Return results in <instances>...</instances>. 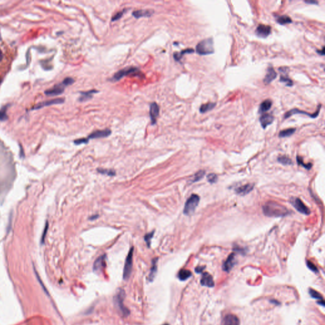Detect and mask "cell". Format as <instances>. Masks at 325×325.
Listing matches in <instances>:
<instances>
[{
	"mask_svg": "<svg viewBox=\"0 0 325 325\" xmlns=\"http://www.w3.org/2000/svg\"><path fill=\"white\" fill-rule=\"evenodd\" d=\"M15 178L14 159L10 152L0 144V198L3 200Z\"/></svg>",
	"mask_w": 325,
	"mask_h": 325,
	"instance_id": "obj_1",
	"label": "cell"
},
{
	"mask_svg": "<svg viewBox=\"0 0 325 325\" xmlns=\"http://www.w3.org/2000/svg\"><path fill=\"white\" fill-rule=\"evenodd\" d=\"M15 57V51L3 41H0V83L10 70Z\"/></svg>",
	"mask_w": 325,
	"mask_h": 325,
	"instance_id": "obj_2",
	"label": "cell"
},
{
	"mask_svg": "<svg viewBox=\"0 0 325 325\" xmlns=\"http://www.w3.org/2000/svg\"><path fill=\"white\" fill-rule=\"evenodd\" d=\"M263 211L268 217H284L289 214L286 207L274 201H269L263 206Z\"/></svg>",
	"mask_w": 325,
	"mask_h": 325,
	"instance_id": "obj_3",
	"label": "cell"
},
{
	"mask_svg": "<svg viewBox=\"0 0 325 325\" xmlns=\"http://www.w3.org/2000/svg\"><path fill=\"white\" fill-rule=\"evenodd\" d=\"M196 52L201 56L212 54L214 53L213 40L211 38L204 39L196 46Z\"/></svg>",
	"mask_w": 325,
	"mask_h": 325,
	"instance_id": "obj_4",
	"label": "cell"
},
{
	"mask_svg": "<svg viewBox=\"0 0 325 325\" xmlns=\"http://www.w3.org/2000/svg\"><path fill=\"white\" fill-rule=\"evenodd\" d=\"M200 196L197 194H192L187 200L183 208V213L186 215H191L194 213L196 207L200 203Z\"/></svg>",
	"mask_w": 325,
	"mask_h": 325,
	"instance_id": "obj_5",
	"label": "cell"
},
{
	"mask_svg": "<svg viewBox=\"0 0 325 325\" xmlns=\"http://www.w3.org/2000/svg\"><path fill=\"white\" fill-rule=\"evenodd\" d=\"M133 248L131 247L128 252L127 259L125 260V263L123 270V279L127 280L130 278L131 270L133 266Z\"/></svg>",
	"mask_w": 325,
	"mask_h": 325,
	"instance_id": "obj_6",
	"label": "cell"
},
{
	"mask_svg": "<svg viewBox=\"0 0 325 325\" xmlns=\"http://www.w3.org/2000/svg\"><path fill=\"white\" fill-rule=\"evenodd\" d=\"M321 108V105H319L318 107V109L316 110V111L315 112H314L313 114H311V113H309V112H307L305 111H301V110H299L297 108L295 109H293L292 110H290V111H288L286 114L284 115V119H287L288 118H290L293 114H305L307 116H309L310 118H316L317 117V116L319 115V113H320V109Z\"/></svg>",
	"mask_w": 325,
	"mask_h": 325,
	"instance_id": "obj_7",
	"label": "cell"
},
{
	"mask_svg": "<svg viewBox=\"0 0 325 325\" xmlns=\"http://www.w3.org/2000/svg\"><path fill=\"white\" fill-rule=\"evenodd\" d=\"M291 203L300 213L308 215L311 213L310 210L307 207L302 200L298 198H293L291 200Z\"/></svg>",
	"mask_w": 325,
	"mask_h": 325,
	"instance_id": "obj_8",
	"label": "cell"
},
{
	"mask_svg": "<svg viewBox=\"0 0 325 325\" xmlns=\"http://www.w3.org/2000/svg\"><path fill=\"white\" fill-rule=\"evenodd\" d=\"M138 71H139V69L136 68V67H126V68L123 69L119 70L118 72L114 74V76H113L112 79L113 81H117L120 80V79L123 78L124 76H128L131 74H132V73H135Z\"/></svg>",
	"mask_w": 325,
	"mask_h": 325,
	"instance_id": "obj_9",
	"label": "cell"
},
{
	"mask_svg": "<svg viewBox=\"0 0 325 325\" xmlns=\"http://www.w3.org/2000/svg\"><path fill=\"white\" fill-rule=\"evenodd\" d=\"M279 70L281 72L280 76V82L284 83L288 87H292L293 85V82L289 77H288V72H289V68L287 67H281L279 68Z\"/></svg>",
	"mask_w": 325,
	"mask_h": 325,
	"instance_id": "obj_10",
	"label": "cell"
},
{
	"mask_svg": "<svg viewBox=\"0 0 325 325\" xmlns=\"http://www.w3.org/2000/svg\"><path fill=\"white\" fill-rule=\"evenodd\" d=\"M125 293L123 290L120 291L118 294L117 297H116V304L118 305L119 310L121 311L122 314L125 316H127L130 314V311H128L127 308L125 307V306L123 304V299H124Z\"/></svg>",
	"mask_w": 325,
	"mask_h": 325,
	"instance_id": "obj_11",
	"label": "cell"
},
{
	"mask_svg": "<svg viewBox=\"0 0 325 325\" xmlns=\"http://www.w3.org/2000/svg\"><path fill=\"white\" fill-rule=\"evenodd\" d=\"M271 27L270 26L264 25V24H259L257 27L255 33L260 38H265L271 34Z\"/></svg>",
	"mask_w": 325,
	"mask_h": 325,
	"instance_id": "obj_12",
	"label": "cell"
},
{
	"mask_svg": "<svg viewBox=\"0 0 325 325\" xmlns=\"http://www.w3.org/2000/svg\"><path fill=\"white\" fill-rule=\"evenodd\" d=\"M159 114V107L156 102H152L151 104L149 109V114L151 117V124L155 125L157 121V118Z\"/></svg>",
	"mask_w": 325,
	"mask_h": 325,
	"instance_id": "obj_13",
	"label": "cell"
},
{
	"mask_svg": "<svg viewBox=\"0 0 325 325\" xmlns=\"http://www.w3.org/2000/svg\"><path fill=\"white\" fill-rule=\"evenodd\" d=\"M111 134V131L109 129H106L103 130H97L91 133L88 135L87 139L88 140L93 139H99V138H104L109 136Z\"/></svg>",
	"mask_w": 325,
	"mask_h": 325,
	"instance_id": "obj_14",
	"label": "cell"
},
{
	"mask_svg": "<svg viewBox=\"0 0 325 325\" xmlns=\"http://www.w3.org/2000/svg\"><path fill=\"white\" fill-rule=\"evenodd\" d=\"M278 74L277 72L275 71L274 68L271 66H269L267 69V73L265 76L264 79H263V83L265 85L270 84L271 83L277 78Z\"/></svg>",
	"mask_w": 325,
	"mask_h": 325,
	"instance_id": "obj_15",
	"label": "cell"
},
{
	"mask_svg": "<svg viewBox=\"0 0 325 325\" xmlns=\"http://www.w3.org/2000/svg\"><path fill=\"white\" fill-rule=\"evenodd\" d=\"M235 263V255L234 253H232L228 256V259L223 263L222 268L224 271L229 272L232 268L234 267Z\"/></svg>",
	"mask_w": 325,
	"mask_h": 325,
	"instance_id": "obj_16",
	"label": "cell"
},
{
	"mask_svg": "<svg viewBox=\"0 0 325 325\" xmlns=\"http://www.w3.org/2000/svg\"><path fill=\"white\" fill-rule=\"evenodd\" d=\"M240 320L236 316L228 314L223 318L222 325H240Z\"/></svg>",
	"mask_w": 325,
	"mask_h": 325,
	"instance_id": "obj_17",
	"label": "cell"
},
{
	"mask_svg": "<svg viewBox=\"0 0 325 325\" xmlns=\"http://www.w3.org/2000/svg\"><path fill=\"white\" fill-rule=\"evenodd\" d=\"M274 119V117L271 114H263L260 118L259 120L263 129H265L267 126L271 125Z\"/></svg>",
	"mask_w": 325,
	"mask_h": 325,
	"instance_id": "obj_18",
	"label": "cell"
},
{
	"mask_svg": "<svg viewBox=\"0 0 325 325\" xmlns=\"http://www.w3.org/2000/svg\"><path fill=\"white\" fill-rule=\"evenodd\" d=\"M201 283L203 286L210 288L213 287L215 285L212 276L208 272H204L203 274L201 280Z\"/></svg>",
	"mask_w": 325,
	"mask_h": 325,
	"instance_id": "obj_19",
	"label": "cell"
},
{
	"mask_svg": "<svg viewBox=\"0 0 325 325\" xmlns=\"http://www.w3.org/2000/svg\"><path fill=\"white\" fill-rule=\"evenodd\" d=\"M253 187L254 186L253 184H252V183H248V184L238 187V188L235 189V191L238 194L242 195V196L246 195L251 191V190L253 189Z\"/></svg>",
	"mask_w": 325,
	"mask_h": 325,
	"instance_id": "obj_20",
	"label": "cell"
},
{
	"mask_svg": "<svg viewBox=\"0 0 325 325\" xmlns=\"http://www.w3.org/2000/svg\"><path fill=\"white\" fill-rule=\"evenodd\" d=\"M154 14V11L151 10H139L132 12V15L136 19L141 17H149Z\"/></svg>",
	"mask_w": 325,
	"mask_h": 325,
	"instance_id": "obj_21",
	"label": "cell"
},
{
	"mask_svg": "<svg viewBox=\"0 0 325 325\" xmlns=\"http://www.w3.org/2000/svg\"><path fill=\"white\" fill-rule=\"evenodd\" d=\"M106 256L104 255L99 257L95 260L93 263V270L95 271H98L104 267V266L106 265Z\"/></svg>",
	"mask_w": 325,
	"mask_h": 325,
	"instance_id": "obj_22",
	"label": "cell"
},
{
	"mask_svg": "<svg viewBox=\"0 0 325 325\" xmlns=\"http://www.w3.org/2000/svg\"><path fill=\"white\" fill-rule=\"evenodd\" d=\"M272 105V102L271 100L267 99L261 103L260 105V107L259 109V114H262V113H264L267 111H268L269 110L271 109V107Z\"/></svg>",
	"mask_w": 325,
	"mask_h": 325,
	"instance_id": "obj_23",
	"label": "cell"
},
{
	"mask_svg": "<svg viewBox=\"0 0 325 325\" xmlns=\"http://www.w3.org/2000/svg\"><path fill=\"white\" fill-rule=\"evenodd\" d=\"M98 92H99V91L95 90L87 91H82V92H81V97L80 99H79V101H81V102H83V101L90 99L93 97L92 94L96 93H98Z\"/></svg>",
	"mask_w": 325,
	"mask_h": 325,
	"instance_id": "obj_24",
	"label": "cell"
},
{
	"mask_svg": "<svg viewBox=\"0 0 325 325\" xmlns=\"http://www.w3.org/2000/svg\"><path fill=\"white\" fill-rule=\"evenodd\" d=\"M194 49L192 48H188V49H186V50H183L182 51H181L180 52H175V53H173V57L175 60L176 61H179L180 59H182V57L183 56V55L186 54V53H194Z\"/></svg>",
	"mask_w": 325,
	"mask_h": 325,
	"instance_id": "obj_25",
	"label": "cell"
},
{
	"mask_svg": "<svg viewBox=\"0 0 325 325\" xmlns=\"http://www.w3.org/2000/svg\"><path fill=\"white\" fill-rule=\"evenodd\" d=\"M309 294H310L311 296L312 297V298H314L315 299H318V300H320V302H318L319 304H320L321 305L324 306V300H323V297L321 296V295L320 293H319L316 291L313 290V289H309Z\"/></svg>",
	"mask_w": 325,
	"mask_h": 325,
	"instance_id": "obj_26",
	"label": "cell"
},
{
	"mask_svg": "<svg viewBox=\"0 0 325 325\" xmlns=\"http://www.w3.org/2000/svg\"><path fill=\"white\" fill-rule=\"evenodd\" d=\"M216 106V103L213 102H208L207 104L201 105L200 108V111L201 113H206L208 111L212 110Z\"/></svg>",
	"mask_w": 325,
	"mask_h": 325,
	"instance_id": "obj_27",
	"label": "cell"
},
{
	"mask_svg": "<svg viewBox=\"0 0 325 325\" xmlns=\"http://www.w3.org/2000/svg\"><path fill=\"white\" fill-rule=\"evenodd\" d=\"M192 276L191 272L187 269H181L179 271V274H178V277H179V280L181 281H185L188 280Z\"/></svg>",
	"mask_w": 325,
	"mask_h": 325,
	"instance_id": "obj_28",
	"label": "cell"
},
{
	"mask_svg": "<svg viewBox=\"0 0 325 325\" xmlns=\"http://www.w3.org/2000/svg\"><path fill=\"white\" fill-rule=\"evenodd\" d=\"M157 262H158V258L154 259L152 260V267L151 268V271H150V274H149L150 281H152L153 279H154L155 277L156 271H157Z\"/></svg>",
	"mask_w": 325,
	"mask_h": 325,
	"instance_id": "obj_29",
	"label": "cell"
},
{
	"mask_svg": "<svg viewBox=\"0 0 325 325\" xmlns=\"http://www.w3.org/2000/svg\"><path fill=\"white\" fill-rule=\"evenodd\" d=\"M277 22L281 24V25H286V24L292 23V20L290 17L287 16V15H281V16L278 17Z\"/></svg>",
	"mask_w": 325,
	"mask_h": 325,
	"instance_id": "obj_30",
	"label": "cell"
},
{
	"mask_svg": "<svg viewBox=\"0 0 325 325\" xmlns=\"http://www.w3.org/2000/svg\"><path fill=\"white\" fill-rule=\"evenodd\" d=\"M295 131H296V128H287L286 130H283L281 131L280 133H279V137L281 138L290 137L291 135H292L295 133Z\"/></svg>",
	"mask_w": 325,
	"mask_h": 325,
	"instance_id": "obj_31",
	"label": "cell"
},
{
	"mask_svg": "<svg viewBox=\"0 0 325 325\" xmlns=\"http://www.w3.org/2000/svg\"><path fill=\"white\" fill-rule=\"evenodd\" d=\"M278 161L281 162V164L284 165H289L292 164V161L290 158H288V156H281L278 158Z\"/></svg>",
	"mask_w": 325,
	"mask_h": 325,
	"instance_id": "obj_32",
	"label": "cell"
},
{
	"mask_svg": "<svg viewBox=\"0 0 325 325\" xmlns=\"http://www.w3.org/2000/svg\"><path fill=\"white\" fill-rule=\"evenodd\" d=\"M205 175V171L204 170H200L198 171L197 173H195L194 175V178L192 180V182H196L198 181H200L201 179H203V177Z\"/></svg>",
	"mask_w": 325,
	"mask_h": 325,
	"instance_id": "obj_33",
	"label": "cell"
},
{
	"mask_svg": "<svg viewBox=\"0 0 325 325\" xmlns=\"http://www.w3.org/2000/svg\"><path fill=\"white\" fill-rule=\"evenodd\" d=\"M154 231H153L152 232H149V233H148V234H147L144 236V240H145L146 243L147 245H148V246L149 248L151 246V239L152 238L153 236H154Z\"/></svg>",
	"mask_w": 325,
	"mask_h": 325,
	"instance_id": "obj_34",
	"label": "cell"
},
{
	"mask_svg": "<svg viewBox=\"0 0 325 325\" xmlns=\"http://www.w3.org/2000/svg\"><path fill=\"white\" fill-rule=\"evenodd\" d=\"M98 172H99L102 174H106L107 175H109V176H114L115 175V171H112L111 170H106V169H101V168H99V169H97Z\"/></svg>",
	"mask_w": 325,
	"mask_h": 325,
	"instance_id": "obj_35",
	"label": "cell"
},
{
	"mask_svg": "<svg viewBox=\"0 0 325 325\" xmlns=\"http://www.w3.org/2000/svg\"><path fill=\"white\" fill-rule=\"evenodd\" d=\"M297 162H298L299 165H302V166H303V167L305 168H306V169H307V170H310V169H311V167H312V165H311V164H310V163H309V164H305V163H304V162H303L302 158L301 157H300V156H297Z\"/></svg>",
	"mask_w": 325,
	"mask_h": 325,
	"instance_id": "obj_36",
	"label": "cell"
},
{
	"mask_svg": "<svg viewBox=\"0 0 325 325\" xmlns=\"http://www.w3.org/2000/svg\"><path fill=\"white\" fill-rule=\"evenodd\" d=\"M217 179H218V177H217L215 174L213 173H210L207 176L208 181L210 183L216 182L217 181Z\"/></svg>",
	"mask_w": 325,
	"mask_h": 325,
	"instance_id": "obj_37",
	"label": "cell"
},
{
	"mask_svg": "<svg viewBox=\"0 0 325 325\" xmlns=\"http://www.w3.org/2000/svg\"><path fill=\"white\" fill-rule=\"evenodd\" d=\"M48 229V222H47L45 223V228H44V230H43V234H42V237H41V244H43L45 243V237H46V235H47V234Z\"/></svg>",
	"mask_w": 325,
	"mask_h": 325,
	"instance_id": "obj_38",
	"label": "cell"
},
{
	"mask_svg": "<svg viewBox=\"0 0 325 325\" xmlns=\"http://www.w3.org/2000/svg\"><path fill=\"white\" fill-rule=\"evenodd\" d=\"M307 265L308 267L310 269L311 271H312L313 272H318V268L316 267V266L313 263L311 262V261H307Z\"/></svg>",
	"mask_w": 325,
	"mask_h": 325,
	"instance_id": "obj_39",
	"label": "cell"
},
{
	"mask_svg": "<svg viewBox=\"0 0 325 325\" xmlns=\"http://www.w3.org/2000/svg\"><path fill=\"white\" fill-rule=\"evenodd\" d=\"M125 11H122V12H119L118 13H116L115 15H114V16L112 17V21H116V20H118L119 19H121Z\"/></svg>",
	"mask_w": 325,
	"mask_h": 325,
	"instance_id": "obj_40",
	"label": "cell"
},
{
	"mask_svg": "<svg viewBox=\"0 0 325 325\" xmlns=\"http://www.w3.org/2000/svg\"><path fill=\"white\" fill-rule=\"evenodd\" d=\"M89 140L87 139H84V138H82V139H77L74 141V142L76 145H79V144H87Z\"/></svg>",
	"mask_w": 325,
	"mask_h": 325,
	"instance_id": "obj_41",
	"label": "cell"
},
{
	"mask_svg": "<svg viewBox=\"0 0 325 325\" xmlns=\"http://www.w3.org/2000/svg\"><path fill=\"white\" fill-rule=\"evenodd\" d=\"M35 274H36V278H37V279H38V281L39 282V283H40V284L41 285V286H42V288H43V290L45 291V293H47V295H48V291H47V288H46L45 287V286H44V285H43L44 284H43V283L42 281L41 280L40 278H39V276L38 274L37 273V272H36V270H35Z\"/></svg>",
	"mask_w": 325,
	"mask_h": 325,
	"instance_id": "obj_42",
	"label": "cell"
},
{
	"mask_svg": "<svg viewBox=\"0 0 325 325\" xmlns=\"http://www.w3.org/2000/svg\"><path fill=\"white\" fill-rule=\"evenodd\" d=\"M204 269V267H203V266H201V267L198 266L195 269V271L197 272V273H201V272L203 271Z\"/></svg>",
	"mask_w": 325,
	"mask_h": 325,
	"instance_id": "obj_43",
	"label": "cell"
},
{
	"mask_svg": "<svg viewBox=\"0 0 325 325\" xmlns=\"http://www.w3.org/2000/svg\"><path fill=\"white\" fill-rule=\"evenodd\" d=\"M317 53H319L320 55H321V56H324V47H323L321 50H318Z\"/></svg>",
	"mask_w": 325,
	"mask_h": 325,
	"instance_id": "obj_44",
	"label": "cell"
},
{
	"mask_svg": "<svg viewBox=\"0 0 325 325\" xmlns=\"http://www.w3.org/2000/svg\"><path fill=\"white\" fill-rule=\"evenodd\" d=\"M305 2L306 3H308V4H318V1H305Z\"/></svg>",
	"mask_w": 325,
	"mask_h": 325,
	"instance_id": "obj_45",
	"label": "cell"
},
{
	"mask_svg": "<svg viewBox=\"0 0 325 325\" xmlns=\"http://www.w3.org/2000/svg\"><path fill=\"white\" fill-rule=\"evenodd\" d=\"M98 217H99V215H92V216H91V217H90V220H95V219H97Z\"/></svg>",
	"mask_w": 325,
	"mask_h": 325,
	"instance_id": "obj_46",
	"label": "cell"
},
{
	"mask_svg": "<svg viewBox=\"0 0 325 325\" xmlns=\"http://www.w3.org/2000/svg\"><path fill=\"white\" fill-rule=\"evenodd\" d=\"M164 325H169V324H164Z\"/></svg>",
	"mask_w": 325,
	"mask_h": 325,
	"instance_id": "obj_47",
	"label": "cell"
}]
</instances>
